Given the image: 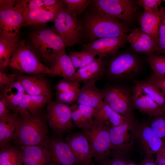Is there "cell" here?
<instances>
[{
	"instance_id": "29",
	"label": "cell",
	"mask_w": 165,
	"mask_h": 165,
	"mask_svg": "<svg viewBox=\"0 0 165 165\" xmlns=\"http://www.w3.org/2000/svg\"><path fill=\"white\" fill-rule=\"evenodd\" d=\"M26 92L16 79L6 85L2 90L0 96L10 110L15 112Z\"/></svg>"
},
{
	"instance_id": "32",
	"label": "cell",
	"mask_w": 165,
	"mask_h": 165,
	"mask_svg": "<svg viewBox=\"0 0 165 165\" xmlns=\"http://www.w3.org/2000/svg\"><path fill=\"white\" fill-rule=\"evenodd\" d=\"M22 152L10 144L0 149V165H23Z\"/></svg>"
},
{
	"instance_id": "15",
	"label": "cell",
	"mask_w": 165,
	"mask_h": 165,
	"mask_svg": "<svg viewBox=\"0 0 165 165\" xmlns=\"http://www.w3.org/2000/svg\"><path fill=\"white\" fill-rule=\"evenodd\" d=\"M135 140L145 157L152 156L156 154L165 144V142L154 133L150 125L145 123L138 125Z\"/></svg>"
},
{
	"instance_id": "43",
	"label": "cell",
	"mask_w": 165,
	"mask_h": 165,
	"mask_svg": "<svg viewBox=\"0 0 165 165\" xmlns=\"http://www.w3.org/2000/svg\"><path fill=\"white\" fill-rule=\"evenodd\" d=\"M162 1L161 0H139L137 2L140 6L144 9L148 8L154 11L161 6Z\"/></svg>"
},
{
	"instance_id": "1",
	"label": "cell",
	"mask_w": 165,
	"mask_h": 165,
	"mask_svg": "<svg viewBox=\"0 0 165 165\" xmlns=\"http://www.w3.org/2000/svg\"><path fill=\"white\" fill-rule=\"evenodd\" d=\"M40 112L35 115L18 113L13 139L15 145L19 147L43 145L48 136V127L46 115Z\"/></svg>"
},
{
	"instance_id": "21",
	"label": "cell",
	"mask_w": 165,
	"mask_h": 165,
	"mask_svg": "<svg viewBox=\"0 0 165 165\" xmlns=\"http://www.w3.org/2000/svg\"><path fill=\"white\" fill-rule=\"evenodd\" d=\"M105 67L104 60L98 57L90 64L78 69L73 81L83 84L91 80L97 82L105 74Z\"/></svg>"
},
{
	"instance_id": "13",
	"label": "cell",
	"mask_w": 165,
	"mask_h": 165,
	"mask_svg": "<svg viewBox=\"0 0 165 165\" xmlns=\"http://www.w3.org/2000/svg\"><path fill=\"white\" fill-rule=\"evenodd\" d=\"M103 91L104 101L112 109L126 118L133 116L132 97L126 89L114 86L106 87Z\"/></svg>"
},
{
	"instance_id": "11",
	"label": "cell",
	"mask_w": 165,
	"mask_h": 165,
	"mask_svg": "<svg viewBox=\"0 0 165 165\" xmlns=\"http://www.w3.org/2000/svg\"><path fill=\"white\" fill-rule=\"evenodd\" d=\"M46 108L47 122L56 136L61 137L74 127L70 106L68 105L51 101Z\"/></svg>"
},
{
	"instance_id": "4",
	"label": "cell",
	"mask_w": 165,
	"mask_h": 165,
	"mask_svg": "<svg viewBox=\"0 0 165 165\" xmlns=\"http://www.w3.org/2000/svg\"><path fill=\"white\" fill-rule=\"evenodd\" d=\"M8 67L20 73L28 75H51L50 68L43 64L26 40H21L19 46L12 55Z\"/></svg>"
},
{
	"instance_id": "42",
	"label": "cell",
	"mask_w": 165,
	"mask_h": 165,
	"mask_svg": "<svg viewBox=\"0 0 165 165\" xmlns=\"http://www.w3.org/2000/svg\"><path fill=\"white\" fill-rule=\"evenodd\" d=\"M79 53L81 61V65L80 68L90 64L96 59L95 57L96 55L93 52L82 50L79 52Z\"/></svg>"
},
{
	"instance_id": "50",
	"label": "cell",
	"mask_w": 165,
	"mask_h": 165,
	"mask_svg": "<svg viewBox=\"0 0 165 165\" xmlns=\"http://www.w3.org/2000/svg\"><path fill=\"white\" fill-rule=\"evenodd\" d=\"M90 165H96L94 163H92Z\"/></svg>"
},
{
	"instance_id": "48",
	"label": "cell",
	"mask_w": 165,
	"mask_h": 165,
	"mask_svg": "<svg viewBox=\"0 0 165 165\" xmlns=\"http://www.w3.org/2000/svg\"><path fill=\"white\" fill-rule=\"evenodd\" d=\"M127 165H140V163H136L132 161H130L127 163Z\"/></svg>"
},
{
	"instance_id": "6",
	"label": "cell",
	"mask_w": 165,
	"mask_h": 165,
	"mask_svg": "<svg viewBox=\"0 0 165 165\" xmlns=\"http://www.w3.org/2000/svg\"><path fill=\"white\" fill-rule=\"evenodd\" d=\"M24 0H0V35L12 37L20 34L25 22Z\"/></svg>"
},
{
	"instance_id": "2",
	"label": "cell",
	"mask_w": 165,
	"mask_h": 165,
	"mask_svg": "<svg viewBox=\"0 0 165 165\" xmlns=\"http://www.w3.org/2000/svg\"><path fill=\"white\" fill-rule=\"evenodd\" d=\"M32 27L26 40L41 61L50 67L57 55L65 50L66 46L53 28L45 24Z\"/></svg>"
},
{
	"instance_id": "28",
	"label": "cell",
	"mask_w": 165,
	"mask_h": 165,
	"mask_svg": "<svg viewBox=\"0 0 165 165\" xmlns=\"http://www.w3.org/2000/svg\"><path fill=\"white\" fill-rule=\"evenodd\" d=\"M71 118L74 126L82 130L91 127L96 108L79 104L77 103L70 106Z\"/></svg>"
},
{
	"instance_id": "38",
	"label": "cell",
	"mask_w": 165,
	"mask_h": 165,
	"mask_svg": "<svg viewBox=\"0 0 165 165\" xmlns=\"http://www.w3.org/2000/svg\"><path fill=\"white\" fill-rule=\"evenodd\" d=\"M80 88L79 87L68 91L56 93V101L67 105L73 104L76 101Z\"/></svg>"
},
{
	"instance_id": "36",
	"label": "cell",
	"mask_w": 165,
	"mask_h": 165,
	"mask_svg": "<svg viewBox=\"0 0 165 165\" xmlns=\"http://www.w3.org/2000/svg\"><path fill=\"white\" fill-rule=\"evenodd\" d=\"M63 1L68 10L77 16L85 12L91 2L90 0H63Z\"/></svg>"
},
{
	"instance_id": "40",
	"label": "cell",
	"mask_w": 165,
	"mask_h": 165,
	"mask_svg": "<svg viewBox=\"0 0 165 165\" xmlns=\"http://www.w3.org/2000/svg\"><path fill=\"white\" fill-rule=\"evenodd\" d=\"M79 87L80 83L63 79L56 84L55 89L56 93H60L68 91Z\"/></svg>"
},
{
	"instance_id": "46",
	"label": "cell",
	"mask_w": 165,
	"mask_h": 165,
	"mask_svg": "<svg viewBox=\"0 0 165 165\" xmlns=\"http://www.w3.org/2000/svg\"><path fill=\"white\" fill-rule=\"evenodd\" d=\"M156 154L155 163L157 165H165V144L162 147Z\"/></svg>"
},
{
	"instance_id": "16",
	"label": "cell",
	"mask_w": 165,
	"mask_h": 165,
	"mask_svg": "<svg viewBox=\"0 0 165 165\" xmlns=\"http://www.w3.org/2000/svg\"><path fill=\"white\" fill-rule=\"evenodd\" d=\"M65 141L68 145L76 159L80 165H90L92 163L88 141L82 132L69 134Z\"/></svg>"
},
{
	"instance_id": "52",
	"label": "cell",
	"mask_w": 165,
	"mask_h": 165,
	"mask_svg": "<svg viewBox=\"0 0 165 165\" xmlns=\"http://www.w3.org/2000/svg\"><path fill=\"white\" fill-rule=\"evenodd\" d=\"M162 1L165 3V0H162Z\"/></svg>"
},
{
	"instance_id": "33",
	"label": "cell",
	"mask_w": 165,
	"mask_h": 165,
	"mask_svg": "<svg viewBox=\"0 0 165 165\" xmlns=\"http://www.w3.org/2000/svg\"><path fill=\"white\" fill-rule=\"evenodd\" d=\"M137 82L142 90L159 106L163 109L165 104V95L163 92L155 85L147 80Z\"/></svg>"
},
{
	"instance_id": "34",
	"label": "cell",
	"mask_w": 165,
	"mask_h": 165,
	"mask_svg": "<svg viewBox=\"0 0 165 165\" xmlns=\"http://www.w3.org/2000/svg\"><path fill=\"white\" fill-rule=\"evenodd\" d=\"M156 54L165 55V7H160L159 39Z\"/></svg>"
},
{
	"instance_id": "39",
	"label": "cell",
	"mask_w": 165,
	"mask_h": 165,
	"mask_svg": "<svg viewBox=\"0 0 165 165\" xmlns=\"http://www.w3.org/2000/svg\"><path fill=\"white\" fill-rule=\"evenodd\" d=\"M60 0H24L25 6L24 16L29 12L44 6L53 5Z\"/></svg>"
},
{
	"instance_id": "35",
	"label": "cell",
	"mask_w": 165,
	"mask_h": 165,
	"mask_svg": "<svg viewBox=\"0 0 165 165\" xmlns=\"http://www.w3.org/2000/svg\"><path fill=\"white\" fill-rule=\"evenodd\" d=\"M146 61L154 74L165 76V55L153 54L147 57Z\"/></svg>"
},
{
	"instance_id": "23",
	"label": "cell",
	"mask_w": 165,
	"mask_h": 165,
	"mask_svg": "<svg viewBox=\"0 0 165 165\" xmlns=\"http://www.w3.org/2000/svg\"><path fill=\"white\" fill-rule=\"evenodd\" d=\"M144 9V11L140 14L138 17L140 28L153 39L157 46L160 7L154 11L148 8Z\"/></svg>"
},
{
	"instance_id": "27",
	"label": "cell",
	"mask_w": 165,
	"mask_h": 165,
	"mask_svg": "<svg viewBox=\"0 0 165 165\" xmlns=\"http://www.w3.org/2000/svg\"><path fill=\"white\" fill-rule=\"evenodd\" d=\"M52 96H33L26 93L15 112L18 114H35L51 101Z\"/></svg>"
},
{
	"instance_id": "24",
	"label": "cell",
	"mask_w": 165,
	"mask_h": 165,
	"mask_svg": "<svg viewBox=\"0 0 165 165\" xmlns=\"http://www.w3.org/2000/svg\"><path fill=\"white\" fill-rule=\"evenodd\" d=\"M19 147L23 154V165H51L49 155L43 145Z\"/></svg>"
},
{
	"instance_id": "51",
	"label": "cell",
	"mask_w": 165,
	"mask_h": 165,
	"mask_svg": "<svg viewBox=\"0 0 165 165\" xmlns=\"http://www.w3.org/2000/svg\"><path fill=\"white\" fill-rule=\"evenodd\" d=\"M163 109L165 110V104L164 106V107H163Z\"/></svg>"
},
{
	"instance_id": "14",
	"label": "cell",
	"mask_w": 165,
	"mask_h": 165,
	"mask_svg": "<svg viewBox=\"0 0 165 165\" xmlns=\"http://www.w3.org/2000/svg\"><path fill=\"white\" fill-rule=\"evenodd\" d=\"M127 42V35L100 38L83 45L82 50L93 52L103 59L118 52Z\"/></svg>"
},
{
	"instance_id": "37",
	"label": "cell",
	"mask_w": 165,
	"mask_h": 165,
	"mask_svg": "<svg viewBox=\"0 0 165 165\" xmlns=\"http://www.w3.org/2000/svg\"><path fill=\"white\" fill-rule=\"evenodd\" d=\"M111 151L107 157L99 163V165H127L130 161L128 156Z\"/></svg>"
},
{
	"instance_id": "19",
	"label": "cell",
	"mask_w": 165,
	"mask_h": 165,
	"mask_svg": "<svg viewBox=\"0 0 165 165\" xmlns=\"http://www.w3.org/2000/svg\"><path fill=\"white\" fill-rule=\"evenodd\" d=\"M132 100L137 109L150 116L155 117L165 114V110L142 90L137 82L133 88Z\"/></svg>"
},
{
	"instance_id": "9",
	"label": "cell",
	"mask_w": 165,
	"mask_h": 165,
	"mask_svg": "<svg viewBox=\"0 0 165 165\" xmlns=\"http://www.w3.org/2000/svg\"><path fill=\"white\" fill-rule=\"evenodd\" d=\"M109 129L94 119L91 127L82 131L88 141L93 158L99 163L107 157L111 151Z\"/></svg>"
},
{
	"instance_id": "3",
	"label": "cell",
	"mask_w": 165,
	"mask_h": 165,
	"mask_svg": "<svg viewBox=\"0 0 165 165\" xmlns=\"http://www.w3.org/2000/svg\"><path fill=\"white\" fill-rule=\"evenodd\" d=\"M82 23L84 37L89 42L100 38L126 35L129 31L127 25L92 9L85 13Z\"/></svg>"
},
{
	"instance_id": "5",
	"label": "cell",
	"mask_w": 165,
	"mask_h": 165,
	"mask_svg": "<svg viewBox=\"0 0 165 165\" xmlns=\"http://www.w3.org/2000/svg\"><path fill=\"white\" fill-rule=\"evenodd\" d=\"M53 22V29L66 46L73 47L81 43L84 29L78 16L69 12L65 5L60 9Z\"/></svg>"
},
{
	"instance_id": "31",
	"label": "cell",
	"mask_w": 165,
	"mask_h": 165,
	"mask_svg": "<svg viewBox=\"0 0 165 165\" xmlns=\"http://www.w3.org/2000/svg\"><path fill=\"white\" fill-rule=\"evenodd\" d=\"M17 115L16 112H13L0 118V149L10 144L11 141L13 139Z\"/></svg>"
},
{
	"instance_id": "7",
	"label": "cell",
	"mask_w": 165,
	"mask_h": 165,
	"mask_svg": "<svg viewBox=\"0 0 165 165\" xmlns=\"http://www.w3.org/2000/svg\"><path fill=\"white\" fill-rule=\"evenodd\" d=\"M105 74L116 79H129L137 75L141 68V62L136 54L130 52H118L109 57Z\"/></svg>"
},
{
	"instance_id": "10",
	"label": "cell",
	"mask_w": 165,
	"mask_h": 165,
	"mask_svg": "<svg viewBox=\"0 0 165 165\" xmlns=\"http://www.w3.org/2000/svg\"><path fill=\"white\" fill-rule=\"evenodd\" d=\"M138 125L132 116L124 123L110 128L111 151L128 156L134 144Z\"/></svg>"
},
{
	"instance_id": "41",
	"label": "cell",
	"mask_w": 165,
	"mask_h": 165,
	"mask_svg": "<svg viewBox=\"0 0 165 165\" xmlns=\"http://www.w3.org/2000/svg\"><path fill=\"white\" fill-rule=\"evenodd\" d=\"M161 90L165 95V76H160L152 73L146 80Z\"/></svg>"
},
{
	"instance_id": "25",
	"label": "cell",
	"mask_w": 165,
	"mask_h": 165,
	"mask_svg": "<svg viewBox=\"0 0 165 165\" xmlns=\"http://www.w3.org/2000/svg\"><path fill=\"white\" fill-rule=\"evenodd\" d=\"M50 68L51 75L61 76L64 79L71 81H73L76 71L65 50L57 55Z\"/></svg>"
},
{
	"instance_id": "22",
	"label": "cell",
	"mask_w": 165,
	"mask_h": 165,
	"mask_svg": "<svg viewBox=\"0 0 165 165\" xmlns=\"http://www.w3.org/2000/svg\"><path fill=\"white\" fill-rule=\"evenodd\" d=\"M96 82L88 81L84 83L80 88L76 102L81 104L97 108L104 101L103 90L95 85Z\"/></svg>"
},
{
	"instance_id": "12",
	"label": "cell",
	"mask_w": 165,
	"mask_h": 165,
	"mask_svg": "<svg viewBox=\"0 0 165 165\" xmlns=\"http://www.w3.org/2000/svg\"><path fill=\"white\" fill-rule=\"evenodd\" d=\"M42 145L49 155L51 165H80L61 137L48 136Z\"/></svg>"
},
{
	"instance_id": "8",
	"label": "cell",
	"mask_w": 165,
	"mask_h": 165,
	"mask_svg": "<svg viewBox=\"0 0 165 165\" xmlns=\"http://www.w3.org/2000/svg\"><path fill=\"white\" fill-rule=\"evenodd\" d=\"M137 1L133 0H93L92 10L119 20L127 25L134 20Z\"/></svg>"
},
{
	"instance_id": "49",
	"label": "cell",
	"mask_w": 165,
	"mask_h": 165,
	"mask_svg": "<svg viewBox=\"0 0 165 165\" xmlns=\"http://www.w3.org/2000/svg\"><path fill=\"white\" fill-rule=\"evenodd\" d=\"M163 140L165 142V128L164 130V134Z\"/></svg>"
},
{
	"instance_id": "18",
	"label": "cell",
	"mask_w": 165,
	"mask_h": 165,
	"mask_svg": "<svg viewBox=\"0 0 165 165\" xmlns=\"http://www.w3.org/2000/svg\"><path fill=\"white\" fill-rule=\"evenodd\" d=\"M26 93L33 96H52V92L49 83L39 75H25L20 72L15 74Z\"/></svg>"
},
{
	"instance_id": "17",
	"label": "cell",
	"mask_w": 165,
	"mask_h": 165,
	"mask_svg": "<svg viewBox=\"0 0 165 165\" xmlns=\"http://www.w3.org/2000/svg\"><path fill=\"white\" fill-rule=\"evenodd\" d=\"M64 5L63 0H60L53 5L44 6L29 12L24 16L23 26L34 27L53 22L58 12Z\"/></svg>"
},
{
	"instance_id": "44",
	"label": "cell",
	"mask_w": 165,
	"mask_h": 165,
	"mask_svg": "<svg viewBox=\"0 0 165 165\" xmlns=\"http://www.w3.org/2000/svg\"><path fill=\"white\" fill-rule=\"evenodd\" d=\"M16 79V77L15 74H7L0 71V86L1 90H2L6 85Z\"/></svg>"
},
{
	"instance_id": "47",
	"label": "cell",
	"mask_w": 165,
	"mask_h": 165,
	"mask_svg": "<svg viewBox=\"0 0 165 165\" xmlns=\"http://www.w3.org/2000/svg\"><path fill=\"white\" fill-rule=\"evenodd\" d=\"M10 111L5 101L0 96V118L7 115L10 112Z\"/></svg>"
},
{
	"instance_id": "20",
	"label": "cell",
	"mask_w": 165,
	"mask_h": 165,
	"mask_svg": "<svg viewBox=\"0 0 165 165\" xmlns=\"http://www.w3.org/2000/svg\"><path fill=\"white\" fill-rule=\"evenodd\" d=\"M128 42L136 52L147 57L155 53L157 46L153 39L140 28L134 29L127 35Z\"/></svg>"
},
{
	"instance_id": "45",
	"label": "cell",
	"mask_w": 165,
	"mask_h": 165,
	"mask_svg": "<svg viewBox=\"0 0 165 165\" xmlns=\"http://www.w3.org/2000/svg\"><path fill=\"white\" fill-rule=\"evenodd\" d=\"M68 56L74 68L76 70L81 67V61L79 52H70Z\"/></svg>"
},
{
	"instance_id": "26",
	"label": "cell",
	"mask_w": 165,
	"mask_h": 165,
	"mask_svg": "<svg viewBox=\"0 0 165 165\" xmlns=\"http://www.w3.org/2000/svg\"><path fill=\"white\" fill-rule=\"evenodd\" d=\"M129 117H125L114 111L104 101L96 108L94 119L110 128L124 123Z\"/></svg>"
},
{
	"instance_id": "30",
	"label": "cell",
	"mask_w": 165,
	"mask_h": 165,
	"mask_svg": "<svg viewBox=\"0 0 165 165\" xmlns=\"http://www.w3.org/2000/svg\"><path fill=\"white\" fill-rule=\"evenodd\" d=\"M20 34L9 37L0 35V69L2 72L8 67L9 60L20 44Z\"/></svg>"
}]
</instances>
